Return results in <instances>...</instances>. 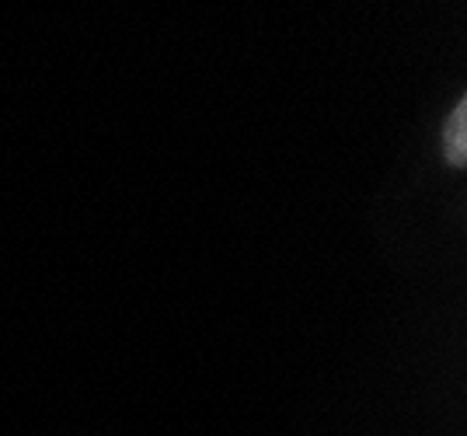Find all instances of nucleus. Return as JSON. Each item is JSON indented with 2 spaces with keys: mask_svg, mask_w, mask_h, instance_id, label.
Returning a JSON list of instances; mask_svg holds the SVG:
<instances>
[{
  "mask_svg": "<svg viewBox=\"0 0 467 436\" xmlns=\"http://www.w3.org/2000/svg\"><path fill=\"white\" fill-rule=\"evenodd\" d=\"M443 151L453 168H464L467 164V99H461L453 105V112L447 116L443 126Z\"/></svg>",
  "mask_w": 467,
  "mask_h": 436,
  "instance_id": "1",
  "label": "nucleus"
}]
</instances>
